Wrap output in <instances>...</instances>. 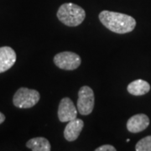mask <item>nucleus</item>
<instances>
[{"mask_svg":"<svg viewBox=\"0 0 151 151\" xmlns=\"http://www.w3.org/2000/svg\"><path fill=\"white\" fill-rule=\"evenodd\" d=\"M95 151H116V149L113 145H105L97 148Z\"/></svg>","mask_w":151,"mask_h":151,"instance_id":"13","label":"nucleus"},{"mask_svg":"<svg viewBox=\"0 0 151 151\" xmlns=\"http://www.w3.org/2000/svg\"><path fill=\"white\" fill-rule=\"evenodd\" d=\"M150 125V119L149 117L144 114L139 113L131 117L127 122V129L130 133L137 134L142 132Z\"/></svg>","mask_w":151,"mask_h":151,"instance_id":"7","label":"nucleus"},{"mask_svg":"<svg viewBox=\"0 0 151 151\" xmlns=\"http://www.w3.org/2000/svg\"><path fill=\"white\" fill-rule=\"evenodd\" d=\"M136 151H151V135L146 136L135 145Z\"/></svg>","mask_w":151,"mask_h":151,"instance_id":"12","label":"nucleus"},{"mask_svg":"<svg viewBox=\"0 0 151 151\" xmlns=\"http://www.w3.org/2000/svg\"><path fill=\"white\" fill-rule=\"evenodd\" d=\"M57 18L66 26L76 27L80 25L86 18V12L72 3H65L60 6L57 11Z\"/></svg>","mask_w":151,"mask_h":151,"instance_id":"2","label":"nucleus"},{"mask_svg":"<svg viewBox=\"0 0 151 151\" xmlns=\"http://www.w3.org/2000/svg\"><path fill=\"white\" fill-rule=\"evenodd\" d=\"M99 19L108 29L117 34H127L134 29L136 20L130 15L103 10L99 14Z\"/></svg>","mask_w":151,"mask_h":151,"instance_id":"1","label":"nucleus"},{"mask_svg":"<svg viewBox=\"0 0 151 151\" xmlns=\"http://www.w3.org/2000/svg\"><path fill=\"white\" fill-rule=\"evenodd\" d=\"M40 98V92L36 90L21 87L15 92L13 97V103L19 108H30L39 103Z\"/></svg>","mask_w":151,"mask_h":151,"instance_id":"3","label":"nucleus"},{"mask_svg":"<svg viewBox=\"0 0 151 151\" xmlns=\"http://www.w3.org/2000/svg\"><path fill=\"white\" fill-rule=\"evenodd\" d=\"M26 147L33 151H50L51 150L49 140L43 137H37L29 139L26 143Z\"/></svg>","mask_w":151,"mask_h":151,"instance_id":"11","label":"nucleus"},{"mask_svg":"<svg viewBox=\"0 0 151 151\" xmlns=\"http://www.w3.org/2000/svg\"><path fill=\"white\" fill-rule=\"evenodd\" d=\"M54 63L60 69L72 70L80 66L81 60V57L74 52L64 51L55 55Z\"/></svg>","mask_w":151,"mask_h":151,"instance_id":"5","label":"nucleus"},{"mask_svg":"<svg viewBox=\"0 0 151 151\" xmlns=\"http://www.w3.org/2000/svg\"><path fill=\"white\" fill-rule=\"evenodd\" d=\"M4 120H5V116H4V114H3V113L0 112V124H3V123L4 122Z\"/></svg>","mask_w":151,"mask_h":151,"instance_id":"14","label":"nucleus"},{"mask_svg":"<svg viewBox=\"0 0 151 151\" xmlns=\"http://www.w3.org/2000/svg\"><path fill=\"white\" fill-rule=\"evenodd\" d=\"M16 58V53L11 47H0V73L9 70L14 65Z\"/></svg>","mask_w":151,"mask_h":151,"instance_id":"8","label":"nucleus"},{"mask_svg":"<svg viewBox=\"0 0 151 151\" xmlns=\"http://www.w3.org/2000/svg\"><path fill=\"white\" fill-rule=\"evenodd\" d=\"M77 108L69 97H64L60 100L58 108V119L62 123L73 120L77 116Z\"/></svg>","mask_w":151,"mask_h":151,"instance_id":"6","label":"nucleus"},{"mask_svg":"<svg viewBox=\"0 0 151 151\" xmlns=\"http://www.w3.org/2000/svg\"><path fill=\"white\" fill-rule=\"evenodd\" d=\"M128 92L134 96H142L150 92V85L149 82L142 79L135 80L130 82L127 87Z\"/></svg>","mask_w":151,"mask_h":151,"instance_id":"10","label":"nucleus"},{"mask_svg":"<svg viewBox=\"0 0 151 151\" xmlns=\"http://www.w3.org/2000/svg\"><path fill=\"white\" fill-rule=\"evenodd\" d=\"M84 127V122L80 119L76 118L70 120L65 126L64 130V137L67 141H75L81 134V130Z\"/></svg>","mask_w":151,"mask_h":151,"instance_id":"9","label":"nucleus"},{"mask_svg":"<svg viewBox=\"0 0 151 151\" xmlns=\"http://www.w3.org/2000/svg\"><path fill=\"white\" fill-rule=\"evenodd\" d=\"M94 108V92L88 86H81L78 92L77 111L81 115H89Z\"/></svg>","mask_w":151,"mask_h":151,"instance_id":"4","label":"nucleus"}]
</instances>
